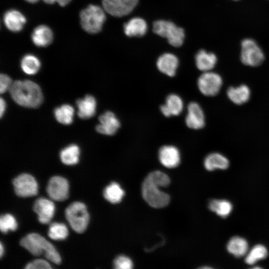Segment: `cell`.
<instances>
[{
    "label": "cell",
    "instance_id": "484cf974",
    "mask_svg": "<svg viewBox=\"0 0 269 269\" xmlns=\"http://www.w3.org/2000/svg\"><path fill=\"white\" fill-rule=\"evenodd\" d=\"M103 195L107 200L111 203L116 204L121 201L125 191L118 183L113 182L105 188Z\"/></svg>",
    "mask_w": 269,
    "mask_h": 269
},
{
    "label": "cell",
    "instance_id": "d590c367",
    "mask_svg": "<svg viewBox=\"0 0 269 269\" xmlns=\"http://www.w3.org/2000/svg\"><path fill=\"white\" fill-rule=\"evenodd\" d=\"M12 81L10 78L6 74H1L0 76V92L2 94L7 90H9Z\"/></svg>",
    "mask_w": 269,
    "mask_h": 269
},
{
    "label": "cell",
    "instance_id": "1f68e13d",
    "mask_svg": "<svg viewBox=\"0 0 269 269\" xmlns=\"http://www.w3.org/2000/svg\"><path fill=\"white\" fill-rule=\"evenodd\" d=\"M68 234L66 226L62 223H53L49 229L48 235L53 240H63Z\"/></svg>",
    "mask_w": 269,
    "mask_h": 269
},
{
    "label": "cell",
    "instance_id": "7a4b0ae2",
    "mask_svg": "<svg viewBox=\"0 0 269 269\" xmlns=\"http://www.w3.org/2000/svg\"><path fill=\"white\" fill-rule=\"evenodd\" d=\"M9 92L12 99L23 107L36 108L43 102V95L40 87L30 80L14 81Z\"/></svg>",
    "mask_w": 269,
    "mask_h": 269
},
{
    "label": "cell",
    "instance_id": "52a82bcc",
    "mask_svg": "<svg viewBox=\"0 0 269 269\" xmlns=\"http://www.w3.org/2000/svg\"><path fill=\"white\" fill-rule=\"evenodd\" d=\"M240 58L247 66L256 67L261 65L265 59V55L261 47L253 39L245 38L241 44Z\"/></svg>",
    "mask_w": 269,
    "mask_h": 269
},
{
    "label": "cell",
    "instance_id": "ffe728a7",
    "mask_svg": "<svg viewBox=\"0 0 269 269\" xmlns=\"http://www.w3.org/2000/svg\"><path fill=\"white\" fill-rule=\"evenodd\" d=\"M76 104L79 118L88 119L95 115L97 104L96 99L93 96L87 95L83 99H78L76 101Z\"/></svg>",
    "mask_w": 269,
    "mask_h": 269
},
{
    "label": "cell",
    "instance_id": "d6986e66",
    "mask_svg": "<svg viewBox=\"0 0 269 269\" xmlns=\"http://www.w3.org/2000/svg\"><path fill=\"white\" fill-rule=\"evenodd\" d=\"M147 24L142 18L134 17L124 25L125 34L129 37H140L143 36L147 32Z\"/></svg>",
    "mask_w": 269,
    "mask_h": 269
},
{
    "label": "cell",
    "instance_id": "74e56055",
    "mask_svg": "<svg viewBox=\"0 0 269 269\" xmlns=\"http://www.w3.org/2000/svg\"><path fill=\"white\" fill-rule=\"evenodd\" d=\"M6 104L4 100L2 98L0 100V115L1 118L5 110Z\"/></svg>",
    "mask_w": 269,
    "mask_h": 269
},
{
    "label": "cell",
    "instance_id": "836d02e7",
    "mask_svg": "<svg viewBox=\"0 0 269 269\" xmlns=\"http://www.w3.org/2000/svg\"><path fill=\"white\" fill-rule=\"evenodd\" d=\"M114 266L117 269H131L133 267V263L130 258L121 255L115 259L114 261Z\"/></svg>",
    "mask_w": 269,
    "mask_h": 269
},
{
    "label": "cell",
    "instance_id": "4fadbf2b",
    "mask_svg": "<svg viewBox=\"0 0 269 269\" xmlns=\"http://www.w3.org/2000/svg\"><path fill=\"white\" fill-rule=\"evenodd\" d=\"M205 123V116L201 106L196 102H190L185 117L186 126L191 129L199 130L204 127Z\"/></svg>",
    "mask_w": 269,
    "mask_h": 269
},
{
    "label": "cell",
    "instance_id": "9a60e30c",
    "mask_svg": "<svg viewBox=\"0 0 269 269\" xmlns=\"http://www.w3.org/2000/svg\"><path fill=\"white\" fill-rule=\"evenodd\" d=\"M33 209L37 214L39 222L42 224H47L53 216L55 206L51 201L40 198L35 201Z\"/></svg>",
    "mask_w": 269,
    "mask_h": 269
},
{
    "label": "cell",
    "instance_id": "30bf717a",
    "mask_svg": "<svg viewBox=\"0 0 269 269\" xmlns=\"http://www.w3.org/2000/svg\"><path fill=\"white\" fill-rule=\"evenodd\" d=\"M138 2V0H102L104 10L116 17L130 13Z\"/></svg>",
    "mask_w": 269,
    "mask_h": 269
},
{
    "label": "cell",
    "instance_id": "3957f363",
    "mask_svg": "<svg viewBox=\"0 0 269 269\" xmlns=\"http://www.w3.org/2000/svg\"><path fill=\"white\" fill-rule=\"evenodd\" d=\"M20 245L34 256L44 255L56 264H60L61 257L53 245L37 233H30L20 241Z\"/></svg>",
    "mask_w": 269,
    "mask_h": 269
},
{
    "label": "cell",
    "instance_id": "e0dca14e",
    "mask_svg": "<svg viewBox=\"0 0 269 269\" xmlns=\"http://www.w3.org/2000/svg\"><path fill=\"white\" fill-rule=\"evenodd\" d=\"M179 65L177 57L172 53H166L160 55L157 61L156 66L162 73L169 76H174Z\"/></svg>",
    "mask_w": 269,
    "mask_h": 269
},
{
    "label": "cell",
    "instance_id": "60d3db41",
    "mask_svg": "<svg viewBox=\"0 0 269 269\" xmlns=\"http://www.w3.org/2000/svg\"></svg>",
    "mask_w": 269,
    "mask_h": 269
},
{
    "label": "cell",
    "instance_id": "ba28073f",
    "mask_svg": "<svg viewBox=\"0 0 269 269\" xmlns=\"http://www.w3.org/2000/svg\"><path fill=\"white\" fill-rule=\"evenodd\" d=\"M222 83L221 77L211 71L203 72L197 80L199 91L206 96H214L217 95L221 89Z\"/></svg>",
    "mask_w": 269,
    "mask_h": 269
},
{
    "label": "cell",
    "instance_id": "9c48e42d",
    "mask_svg": "<svg viewBox=\"0 0 269 269\" xmlns=\"http://www.w3.org/2000/svg\"><path fill=\"white\" fill-rule=\"evenodd\" d=\"M15 194L20 197L35 196L38 192V185L34 178L27 173H22L12 181Z\"/></svg>",
    "mask_w": 269,
    "mask_h": 269
},
{
    "label": "cell",
    "instance_id": "8fae6325",
    "mask_svg": "<svg viewBox=\"0 0 269 269\" xmlns=\"http://www.w3.org/2000/svg\"><path fill=\"white\" fill-rule=\"evenodd\" d=\"M68 182L64 177L55 176L49 179L47 192L52 199L58 201H64L68 198Z\"/></svg>",
    "mask_w": 269,
    "mask_h": 269
},
{
    "label": "cell",
    "instance_id": "8992f818",
    "mask_svg": "<svg viewBox=\"0 0 269 269\" xmlns=\"http://www.w3.org/2000/svg\"><path fill=\"white\" fill-rule=\"evenodd\" d=\"M66 218L76 232H84L88 226L89 215L85 205L80 202L71 203L65 210Z\"/></svg>",
    "mask_w": 269,
    "mask_h": 269
},
{
    "label": "cell",
    "instance_id": "e575fe53",
    "mask_svg": "<svg viewBox=\"0 0 269 269\" xmlns=\"http://www.w3.org/2000/svg\"><path fill=\"white\" fill-rule=\"evenodd\" d=\"M25 269H51L50 265L46 261L42 259H36L27 264Z\"/></svg>",
    "mask_w": 269,
    "mask_h": 269
},
{
    "label": "cell",
    "instance_id": "ab89813d",
    "mask_svg": "<svg viewBox=\"0 0 269 269\" xmlns=\"http://www.w3.org/2000/svg\"><path fill=\"white\" fill-rule=\"evenodd\" d=\"M26 1L30 3H35L37 2L39 0H25Z\"/></svg>",
    "mask_w": 269,
    "mask_h": 269
},
{
    "label": "cell",
    "instance_id": "4dcf8cb0",
    "mask_svg": "<svg viewBox=\"0 0 269 269\" xmlns=\"http://www.w3.org/2000/svg\"><path fill=\"white\" fill-rule=\"evenodd\" d=\"M267 248L262 245L255 246L247 255L245 262L250 265L255 264L257 261L264 259L268 256Z\"/></svg>",
    "mask_w": 269,
    "mask_h": 269
},
{
    "label": "cell",
    "instance_id": "f35d334b",
    "mask_svg": "<svg viewBox=\"0 0 269 269\" xmlns=\"http://www.w3.org/2000/svg\"><path fill=\"white\" fill-rule=\"evenodd\" d=\"M0 258H1L3 252V247H2L1 243H0Z\"/></svg>",
    "mask_w": 269,
    "mask_h": 269
},
{
    "label": "cell",
    "instance_id": "d4e9b609",
    "mask_svg": "<svg viewBox=\"0 0 269 269\" xmlns=\"http://www.w3.org/2000/svg\"><path fill=\"white\" fill-rule=\"evenodd\" d=\"M227 248L230 253L236 257L240 258L246 254L248 250V244L244 238L235 236L229 240Z\"/></svg>",
    "mask_w": 269,
    "mask_h": 269
},
{
    "label": "cell",
    "instance_id": "277c9868",
    "mask_svg": "<svg viewBox=\"0 0 269 269\" xmlns=\"http://www.w3.org/2000/svg\"><path fill=\"white\" fill-rule=\"evenodd\" d=\"M80 23L83 29L90 33H97L102 28L106 20L104 10L100 6L91 4L80 14Z\"/></svg>",
    "mask_w": 269,
    "mask_h": 269
},
{
    "label": "cell",
    "instance_id": "5b68a950",
    "mask_svg": "<svg viewBox=\"0 0 269 269\" xmlns=\"http://www.w3.org/2000/svg\"><path fill=\"white\" fill-rule=\"evenodd\" d=\"M153 31L158 35L165 38L173 46L179 47L183 43L184 30L173 22L164 20H158L153 23Z\"/></svg>",
    "mask_w": 269,
    "mask_h": 269
},
{
    "label": "cell",
    "instance_id": "f1b7e54d",
    "mask_svg": "<svg viewBox=\"0 0 269 269\" xmlns=\"http://www.w3.org/2000/svg\"><path fill=\"white\" fill-rule=\"evenodd\" d=\"M74 108L69 105H63L56 108L54 115L56 120L63 125H69L73 122Z\"/></svg>",
    "mask_w": 269,
    "mask_h": 269
},
{
    "label": "cell",
    "instance_id": "4316f807",
    "mask_svg": "<svg viewBox=\"0 0 269 269\" xmlns=\"http://www.w3.org/2000/svg\"><path fill=\"white\" fill-rule=\"evenodd\" d=\"M80 149L76 144H71L63 149L60 154L62 162L66 165H74L79 161Z\"/></svg>",
    "mask_w": 269,
    "mask_h": 269
},
{
    "label": "cell",
    "instance_id": "44dd1931",
    "mask_svg": "<svg viewBox=\"0 0 269 269\" xmlns=\"http://www.w3.org/2000/svg\"><path fill=\"white\" fill-rule=\"evenodd\" d=\"M217 62L216 55L204 49L199 50L195 56V64L197 68L203 72L211 71Z\"/></svg>",
    "mask_w": 269,
    "mask_h": 269
},
{
    "label": "cell",
    "instance_id": "83f0119b",
    "mask_svg": "<svg viewBox=\"0 0 269 269\" xmlns=\"http://www.w3.org/2000/svg\"><path fill=\"white\" fill-rule=\"evenodd\" d=\"M209 209L222 217H227L232 210V205L225 200H211L208 204Z\"/></svg>",
    "mask_w": 269,
    "mask_h": 269
},
{
    "label": "cell",
    "instance_id": "cb8c5ba5",
    "mask_svg": "<svg viewBox=\"0 0 269 269\" xmlns=\"http://www.w3.org/2000/svg\"><path fill=\"white\" fill-rule=\"evenodd\" d=\"M204 165L205 168L209 171L217 169H226L229 166V161L223 155L213 152L210 153L205 157Z\"/></svg>",
    "mask_w": 269,
    "mask_h": 269
},
{
    "label": "cell",
    "instance_id": "603a6c76",
    "mask_svg": "<svg viewBox=\"0 0 269 269\" xmlns=\"http://www.w3.org/2000/svg\"><path fill=\"white\" fill-rule=\"evenodd\" d=\"M227 94L229 99L234 104L241 105L249 100L251 92L247 85H241L236 87H229Z\"/></svg>",
    "mask_w": 269,
    "mask_h": 269
},
{
    "label": "cell",
    "instance_id": "8d00e7d4",
    "mask_svg": "<svg viewBox=\"0 0 269 269\" xmlns=\"http://www.w3.org/2000/svg\"><path fill=\"white\" fill-rule=\"evenodd\" d=\"M43 1L49 4L57 2L59 5L63 6L67 5L71 0H43Z\"/></svg>",
    "mask_w": 269,
    "mask_h": 269
},
{
    "label": "cell",
    "instance_id": "5bb4252c",
    "mask_svg": "<svg viewBox=\"0 0 269 269\" xmlns=\"http://www.w3.org/2000/svg\"><path fill=\"white\" fill-rule=\"evenodd\" d=\"M158 158L164 166L169 168H175L179 165L180 162V151L174 145H163L159 150Z\"/></svg>",
    "mask_w": 269,
    "mask_h": 269
},
{
    "label": "cell",
    "instance_id": "d6a6232c",
    "mask_svg": "<svg viewBox=\"0 0 269 269\" xmlns=\"http://www.w3.org/2000/svg\"><path fill=\"white\" fill-rule=\"evenodd\" d=\"M16 228L17 223L12 215L6 214L0 216V229L3 233H6L8 230L15 231Z\"/></svg>",
    "mask_w": 269,
    "mask_h": 269
},
{
    "label": "cell",
    "instance_id": "7c38bea8",
    "mask_svg": "<svg viewBox=\"0 0 269 269\" xmlns=\"http://www.w3.org/2000/svg\"><path fill=\"white\" fill-rule=\"evenodd\" d=\"M99 124L96 130L100 134L113 135L120 127L121 124L116 116L112 112L107 111L99 117Z\"/></svg>",
    "mask_w": 269,
    "mask_h": 269
},
{
    "label": "cell",
    "instance_id": "ac0fdd59",
    "mask_svg": "<svg viewBox=\"0 0 269 269\" xmlns=\"http://www.w3.org/2000/svg\"><path fill=\"white\" fill-rule=\"evenodd\" d=\"M3 21L5 26L9 30L13 32H18L23 28L26 22V19L19 11L10 9L4 13Z\"/></svg>",
    "mask_w": 269,
    "mask_h": 269
},
{
    "label": "cell",
    "instance_id": "2e32d148",
    "mask_svg": "<svg viewBox=\"0 0 269 269\" xmlns=\"http://www.w3.org/2000/svg\"><path fill=\"white\" fill-rule=\"evenodd\" d=\"M183 102L176 94H171L166 98L165 103L160 107L162 115L166 117L180 115L183 109Z\"/></svg>",
    "mask_w": 269,
    "mask_h": 269
},
{
    "label": "cell",
    "instance_id": "f546056e",
    "mask_svg": "<svg viewBox=\"0 0 269 269\" xmlns=\"http://www.w3.org/2000/svg\"><path fill=\"white\" fill-rule=\"evenodd\" d=\"M20 65L24 73L28 75H33L36 74L39 70L40 62L34 55L27 54L22 58Z\"/></svg>",
    "mask_w": 269,
    "mask_h": 269
},
{
    "label": "cell",
    "instance_id": "7402d4cb",
    "mask_svg": "<svg viewBox=\"0 0 269 269\" xmlns=\"http://www.w3.org/2000/svg\"><path fill=\"white\" fill-rule=\"evenodd\" d=\"M33 43L39 47H45L49 45L53 39V33L51 29L44 25L36 27L31 34Z\"/></svg>",
    "mask_w": 269,
    "mask_h": 269
},
{
    "label": "cell",
    "instance_id": "6da1fadb",
    "mask_svg": "<svg viewBox=\"0 0 269 269\" xmlns=\"http://www.w3.org/2000/svg\"><path fill=\"white\" fill-rule=\"evenodd\" d=\"M170 182L165 173L154 171L144 178L141 185V193L144 200L151 207L160 208L166 206L170 201L169 195L161 191L160 187L167 186Z\"/></svg>",
    "mask_w": 269,
    "mask_h": 269
}]
</instances>
